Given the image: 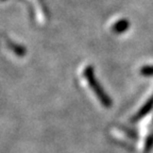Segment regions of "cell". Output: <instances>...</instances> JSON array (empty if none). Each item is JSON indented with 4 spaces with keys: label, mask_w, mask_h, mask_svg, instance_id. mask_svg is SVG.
I'll return each instance as SVG.
<instances>
[{
    "label": "cell",
    "mask_w": 153,
    "mask_h": 153,
    "mask_svg": "<svg viewBox=\"0 0 153 153\" xmlns=\"http://www.w3.org/2000/svg\"><path fill=\"white\" fill-rule=\"evenodd\" d=\"M83 78L86 80V82H87V84H88V86H89V88L94 91V94H95L96 97L98 98V100L100 101L101 104H103L104 106H110V105L112 104V102H111L110 98H108V96L104 94L103 89H101V87L99 86L98 82L96 81L91 67L87 66V67L84 68Z\"/></svg>",
    "instance_id": "cell-1"
},
{
    "label": "cell",
    "mask_w": 153,
    "mask_h": 153,
    "mask_svg": "<svg viewBox=\"0 0 153 153\" xmlns=\"http://www.w3.org/2000/svg\"><path fill=\"white\" fill-rule=\"evenodd\" d=\"M141 74L143 76H152L153 74V66H145L140 70Z\"/></svg>",
    "instance_id": "cell-4"
},
{
    "label": "cell",
    "mask_w": 153,
    "mask_h": 153,
    "mask_svg": "<svg viewBox=\"0 0 153 153\" xmlns=\"http://www.w3.org/2000/svg\"><path fill=\"white\" fill-rule=\"evenodd\" d=\"M128 22H126V20H123V19H121V20H118L117 22H115L114 25H113V31H115V32H122V31H124L126 29L128 28Z\"/></svg>",
    "instance_id": "cell-3"
},
{
    "label": "cell",
    "mask_w": 153,
    "mask_h": 153,
    "mask_svg": "<svg viewBox=\"0 0 153 153\" xmlns=\"http://www.w3.org/2000/svg\"><path fill=\"white\" fill-rule=\"evenodd\" d=\"M152 106H153V97H151V98L149 99L148 101H147L146 104L143 105V108L139 110V112L137 113V115H135L134 119H139V118H141L143 115H146L147 113H148L149 111L151 110V108H152Z\"/></svg>",
    "instance_id": "cell-2"
}]
</instances>
